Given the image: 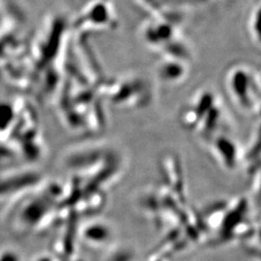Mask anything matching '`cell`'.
<instances>
[{"label":"cell","instance_id":"6da1fadb","mask_svg":"<svg viewBox=\"0 0 261 261\" xmlns=\"http://www.w3.org/2000/svg\"><path fill=\"white\" fill-rule=\"evenodd\" d=\"M15 112L8 103H0V130H5L14 120Z\"/></svg>","mask_w":261,"mask_h":261}]
</instances>
